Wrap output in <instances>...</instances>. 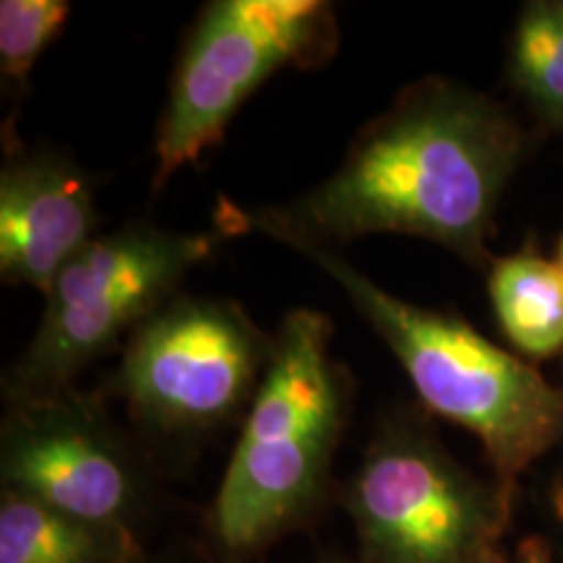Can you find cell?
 <instances>
[{
	"label": "cell",
	"mask_w": 563,
	"mask_h": 563,
	"mask_svg": "<svg viewBox=\"0 0 563 563\" xmlns=\"http://www.w3.org/2000/svg\"><path fill=\"white\" fill-rule=\"evenodd\" d=\"M89 175L58 152H13L0 173V274L45 292L95 235Z\"/></svg>",
	"instance_id": "cell-9"
},
{
	"label": "cell",
	"mask_w": 563,
	"mask_h": 563,
	"mask_svg": "<svg viewBox=\"0 0 563 563\" xmlns=\"http://www.w3.org/2000/svg\"><path fill=\"white\" fill-rule=\"evenodd\" d=\"M274 336L232 300L175 295L125 342L110 391L165 439H199L256 399Z\"/></svg>",
	"instance_id": "cell-6"
},
{
	"label": "cell",
	"mask_w": 563,
	"mask_h": 563,
	"mask_svg": "<svg viewBox=\"0 0 563 563\" xmlns=\"http://www.w3.org/2000/svg\"><path fill=\"white\" fill-rule=\"evenodd\" d=\"M475 563H498V561H496V559H493V555H490V553H485V555H483V559H477Z\"/></svg>",
	"instance_id": "cell-16"
},
{
	"label": "cell",
	"mask_w": 563,
	"mask_h": 563,
	"mask_svg": "<svg viewBox=\"0 0 563 563\" xmlns=\"http://www.w3.org/2000/svg\"><path fill=\"white\" fill-rule=\"evenodd\" d=\"M519 150V131L496 104L449 81L422 79L365 125L342 165L300 199L262 211L224 207L220 220L295 251H334L386 232L475 262Z\"/></svg>",
	"instance_id": "cell-1"
},
{
	"label": "cell",
	"mask_w": 563,
	"mask_h": 563,
	"mask_svg": "<svg viewBox=\"0 0 563 563\" xmlns=\"http://www.w3.org/2000/svg\"><path fill=\"white\" fill-rule=\"evenodd\" d=\"M70 16L66 0H3L0 3V74L24 87L40 55Z\"/></svg>",
	"instance_id": "cell-13"
},
{
	"label": "cell",
	"mask_w": 563,
	"mask_h": 563,
	"mask_svg": "<svg viewBox=\"0 0 563 563\" xmlns=\"http://www.w3.org/2000/svg\"><path fill=\"white\" fill-rule=\"evenodd\" d=\"M371 323L428 410L481 439L498 473L517 475L563 433V389L454 316L386 292L340 253L298 251Z\"/></svg>",
	"instance_id": "cell-3"
},
{
	"label": "cell",
	"mask_w": 563,
	"mask_h": 563,
	"mask_svg": "<svg viewBox=\"0 0 563 563\" xmlns=\"http://www.w3.org/2000/svg\"><path fill=\"white\" fill-rule=\"evenodd\" d=\"M0 470L3 490L95 525L131 527L144 498L129 443L95 399L74 389L11 402Z\"/></svg>",
	"instance_id": "cell-8"
},
{
	"label": "cell",
	"mask_w": 563,
	"mask_h": 563,
	"mask_svg": "<svg viewBox=\"0 0 563 563\" xmlns=\"http://www.w3.org/2000/svg\"><path fill=\"white\" fill-rule=\"evenodd\" d=\"M347 410V373L332 357V321L311 308L290 311L211 506L217 559L245 563L313 509Z\"/></svg>",
	"instance_id": "cell-2"
},
{
	"label": "cell",
	"mask_w": 563,
	"mask_h": 563,
	"mask_svg": "<svg viewBox=\"0 0 563 563\" xmlns=\"http://www.w3.org/2000/svg\"><path fill=\"white\" fill-rule=\"evenodd\" d=\"M490 302L509 340L527 357L563 350V269L534 251H519L490 272Z\"/></svg>",
	"instance_id": "cell-11"
},
{
	"label": "cell",
	"mask_w": 563,
	"mask_h": 563,
	"mask_svg": "<svg viewBox=\"0 0 563 563\" xmlns=\"http://www.w3.org/2000/svg\"><path fill=\"white\" fill-rule=\"evenodd\" d=\"M131 527L95 525L19 493L0 498V563H136Z\"/></svg>",
	"instance_id": "cell-10"
},
{
	"label": "cell",
	"mask_w": 563,
	"mask_h": 563,
	"mask_svg": "<svg viewBox=\"0 0 563 563\" xmlns=\"http://www.w3.org/2000/svg\"><path fill=\"white\" fill-rule=\"evenodd\" d=\"M555 262L561 264V269H563V238H561V245H559V256H555Z\"/></svg>",
	"instance_id": "cell-17"
},
{
	"label": "cell",
	"mask_w": 563,
	"mask_h": 563,
	"mask_svg": "<svg viewBox=\"0 0 563 563\" xmlns=\"http://www.w3.org/2000/svg\"><path fill=\"white\" fill-rule=\"evenodd\" d=\"M347 506L363 563H475L501 517L496 498L410 418L378 428Z\"/></svg>",
	"instance_id": "cell-7"
},
{
	"label": "cell",
	"mask_w": 563,
	"mask_h": 563,
	"mask_svg": "<svg viewBox=\"0 0 563 563\" xmlns=\"http://www.w3.org/2000/svg\"><path fill=\"white\" fill-rule=\"evenodd\" d=\"M511 79L548 123L563 129V3H530L514 26Z\"/></svg>",
	"instance_id": "cell-12"
},
{
	"label": "cell",
	"mask_w": 563,
	"mask_h": 563,
	"mask_svg": "<svg viewBox=\"0 0 563 563\" xmlns=\"http://www.w3.org/2000/svg\"><path fill=\"white\" fill-rule=\"evenodd\" d=\"M522 561L525 563H553L548 559V551L540 543H527L522 548Z\"/></svg>",
	"instance_id": "cell-14"
},
{
	"label": "cell",
	"mask_w": 563,
	"mask_h": 563,
	"mask_svg": "<svg viewBox=\"0 0 563 563\" xmlns=\"http://www.w3.org/2000/svg\"><path fill=\"white\" fill-rule=\"evenodd\" d=\"M553 501H555V511H559V517H561V522H563V481L559 483V488H555Z\"/></svg>",
	"instance_id": "cell-15"
},
{
	"label": "cell",
	"mask_w": 563,
	"mask_h": 563,
	"mask_svg": "<svg viewBox=\"0 0 563 563\" xmlns=\"http://www.w3.org/2000/svg\"><path fill=\"white\" fill-rule=\"evenodd\" d=\"M340 42L321 0H214L186 34L154 141V188L217 146L235 112L274 74L316 68Z\"/></svg>",
	"instance_id": "cell-5"
},
{
	"label": "cell",
	"mask_w": 563,
	"mask_h": 563,
	"mask_svg": "<svg viewBox=\"0 0 563 563\" xmlns=\"http://www.w3.org/2000/svg\"><path fill=\"white\" fill-rule=\"evenodd\" d=\"M220 235L131 222L97 235L47 290L37 332L5 376L9 402L51 399L178 295L180 282L214 253Z\"/></svg>",
	"instance_id": "cell-4"
}]
</instances>
